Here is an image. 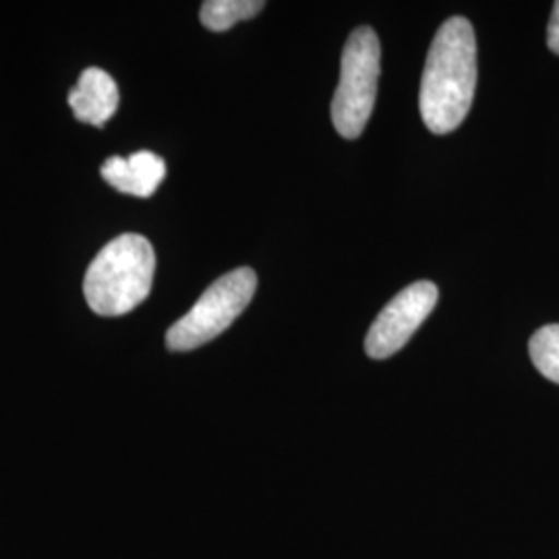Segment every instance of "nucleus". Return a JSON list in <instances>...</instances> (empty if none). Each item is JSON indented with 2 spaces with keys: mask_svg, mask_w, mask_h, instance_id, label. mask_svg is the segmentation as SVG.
Listing matches in <instances>:
<instances>
[{
  "mask_svg": "<svg viewBox=\"0 0 559 559\" xmlns=\"http://www.w3.org/2000/svg\"><path fill=\"white\" fill-rule=\"evenodd\" d=\"M477 90V38L471 21H445L431 41L423 80L420 117L425 127L445 135L471 112Z\"/></svg>",
  "mask_w": 559,
  "mask_h": 559,
  "instance_id": "obj_1",
  "label": "nucleus"
},
{
  "mask_svg": "<svg viewBox=\"0 0 559 559\" xmlns=\"http://www.w3.org/2000/svg\"><path fill=\"white\" fill-rule=\"evenodd\" d=\"M154 272L152 242L141 235H122L110 240L87 267L83 295L94 313L119 318L150 297Z\"/></svg>",
  "mask_w": 559,
  "mask_h": 559,
  "instance_id": "obj_2",
  "label": "nucleus"
},
{
  "mask_svg": "<svg viewBox=\"0 0 559 559\" xmlns=\"http://www.w3.org/2000/svg\"><path fill=\"white\" fill-rule=\"evenodd\" d=\"M381 71V48L371 27L350 34L340 62V81L332 100V122L344 140H357L371 119Z\"/></svg>",
  "mask_w": 559,
  "mask_h": 559,
  "instance_id": "obj_3",
  "label": "nucleus"
},
{
  "mask_svg": "<svg viewBox=\"0 0 559 559\" xmlns=\"http://www.w3.org/2000/svg\"><path fill=\"white\" fill-rule=\"evenodd\" d=\"M255 288L258 276L251 267L224 274L201 295L193 309L168 330L166 346L175 353H187L218 338L247 309Z\"/></svg>",
  "mask_w": 559,
  "mask_h": 559,
  "instance_id": "obj_4",
  "label": "nucleus"
},
{
  "mask_svg": "<svg viewBox=\"0 0 559 559\" xmlns=\"http://www.w3.org/2000/svg\"><path fill=\"white\" fill-rule=\"evenodd\" d=\"M438 297V286L429 280H420L400 290L373 321L365 338L367 355L378 360L396 355L413 338L420 323L431 316Z\"/></svg>",
  "mask_w": 559,
  "mask_h": 559,
  "instance_id": "obj_5",
  "label": "nucleus"
},
{
  "mask_svg": "<svg viewBox=\"0 0 559 559\" xmlns=\"http://www.w3.org/2000/svg\"><path fill=\"white\" fill-rule=\"evenodd\" d=\"M102 179L112 189L135 198H152L166 179V164L152 152H138L129 158L112 156L102 164Z\"/></svg>",
  "mask_w": 559,
  "mask_h": 559,
  "instance_id": "obj_6",
  "label": "nucleus"
},
{
  "mask_svg": "<svg viewBox=\"0 0 559 559\" xmlns=\"http://www.w3.org/2000/svg\"><path fill=\"white\" fill-rule=\"evenodd\" d=\"M69 106L80 122L104 127L119 108L117 81L98 67L85 69L69 94Z\"/></svg>",
  "mask_w": 559,
  "mask_h": 559,
  "instance_id": "obj_7",
  "label": "nucleus"
},
{
  "mask_svg": "<svg viewBox=\"0 0 559 559\" xmlns=\"http://www.w3.org/2000/svg\"><path fill=\"white\" fill-rule=\"evenodd\" d=\"M263 7L261 0H207L201 4L200 20L210 32H228L239 21L255 17Z\"/></svg>",
  "mask_w": 559,
  "mask_h": 559,
  "instance_id": "obj_8",
  "label": "nucleus"
},
{
  "mask_svg": "<svg viewBox=\"0 0 559 559\" xmlns=\"http://www.w3.org/2000/svg\"><path fill=\"white\" fill-rule=\"evenodd\" d=\"M528 353L540 376L559 383V323L545 325L535 332L528 344Z\"/></svg>",
  "mask_w": 559,
  "mask_h": 559,
  "instance_id": "obj_9",
  "label": "nucleus"
},
{
  "mask_svg": "<svg viewBox=\"0 0 559 559\" xmlns=\"http://www.w3.org/2000/svg\"><path fill=\"white\" fill-rule=\"evenodd\" d=\"M547 46L554 55L559 57V0L554 4V13L547 25Z\"/></svg>",
  "mask_w": 559,
  "mask_h": 559,
  "instance_id": "obj_10",
  "label": "nucleus"
}]
</instances>
